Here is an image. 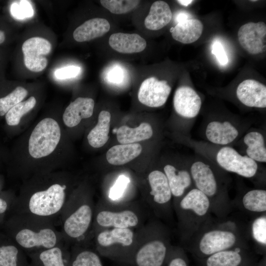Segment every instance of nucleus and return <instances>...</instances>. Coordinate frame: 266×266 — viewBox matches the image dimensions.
<instances>
[{
  "label": "nucleus",
  "instance_id": "nucleus-1",
  "mask_svg": "<svg viewBox=\"0 0 266 266\" xmlns=\"http://www.w3.org/2000/svg\"><path fill=\"white\" fill-rule=\"evenodd\" d=\"M67 179L61 175L36 179L29 183L16 198L10 213H27L54 221L72 193Z\"/></svg>",
  "mask_w": 266,
  "mask_h": 266
},
{
  "label": "nucleus",
  "instance_id": "nucleus-28",
  "mask_svg": "<svg viewBox=\"0 0 266 266\" xmlns=\"http://www.w3.org/2000/svg\"><path fill=\"white\" fill-rule=\"evenodd\" d=\"M240 203L246 211L258 214L266 213V190L264 188L246 189L240 190L237 196Z\"/></svg>",
  "mask_w": 266,
  "mask_h": 266
},
{
  "label": "nucleus",
  "instance_id": "nucleus-8",
  "mask_svg": "<svg viewBox=\"0 0 266 266\" xmlns=\"http://www.w3.org/2000/svg\"><path fill=\"white\" fill-rule=\"evenodd\" d=\"M179 236L183 245L211 218L208 198L195 187L181 198L173 199Z\"/></svg>",
  "mask_w": 266,
  "mask_h": 266
},
{
  "label": "nucleus",
  "instance_id": "nucleus-44",
  "mask_svg": "<svg viewBox=\"0 0 266 266\" xmlns=\"http://www.w3.org/2000/svg\"><path fill=\"white\" fill-rule=\"evenodd\" d=\"M188 19L191 18H189V15L185 13H180L177 17V20L178 21V22Z\"/></svg>",
  "mask_w": 266,
  "mask_h": 266
},
{
  "label": "nucleus",
  "instance_id": "nucleus-37",
  "mask_svg": "<svg viewBox=\"0 0 266 266\" xmlns=\"http://www.w3.org/2000/svg\"><path fill=\"white\" fill-rule=\"evenodd\" d=\"M28 93L25 88L18 86L5 97L0 98V116L5 115L11 108L21 102Z\"/></svg>",
  "mask_w": 266,
  "mask_h": 266
},
{
  "label": "nucleus",
  "instance_id": "nucleus-5",
  "mask_svg": "<svg viewBox=\"0 0 266 266\" xmlns=\"http://www.w3.org/2000/svg\"><path fill=\"white\" fill-rule=\"evenodd\" d=\"M212 217L184 247L195 259L205 258L214 253L237 247H249L246 234L233 221Z\"/></svg>",
  "mask_w": 266,
  "mask_h": 266
},
{
  "label": "nucleus",
  "instance_id": "nucleus-6",
  "mask_svg": "<svg viewBox=\"0 0 266 266\" xmlns=\"http://www.w3.org/2000/svg\"><path fill=\"white\" fill-rule=\"evenodd\" d=\"M95 205L91 195L86 192L77 190L71 194L60 216L61 232L66 245H90L94 237Z\"/></svg>",
  "mask_w": 266,
  "mask_h": 266
},
{
  "label": "nucleus",
  "instance_id": "nucleus-13",
  "mask_svg": "<svg viewBox=\"0 0 266 266\" xmlns=\"http://www.w3.org/2000/svg\"><path fill=\"white\" fill-rule=\"evenodd\" d=\"M173 103L174 111L180 119V134L191 136V131L201 108L200 96L191 87L181 86L174 93Z\"/></svg>",
  "mask_w": 266,
  "mask_h": 266
},
{
  "label": "nucleus",
  "instance_id": "nucleus-41",
  "mask_svg": "<svg viewBox=\"0 0 266 266\" xmlns=\"http://www.w3.org/2000/svg\"><path fill=\"white\" fill-rule=\"evenodd\" d=\"M16 197L9 193L0 194V225H2L10 212Z\"/></svg>",
  "mask_w": 266,
  "mask_h": 266
},
{
  "label": "nucleus",
  "instance_id": "nucleus-24",
  "mask_svg": "<svg viewBox=\"0 0 266 266\" xmlns=\"http://www.w3.org/2000/svg\"><path fill=\"white\" fill-rule=\"evenodd\" d=\"M26 253L0 231V266H29Z\"/></svg>",
  "mask_w": 266,
  "mask_h": 266
},
{
  "label": "nucleus",
  "instance_id": "nucleus-47",
  "mask_svg": "<svg viewBox=\"0 0 266 266\" xmlns=\"http://www.w3.org/2000/svg\"><path fill=\"white\" fill-rule=\"evenodd\" d=\"M1 182L0 181V190L1 189Z\"/></svg>",
  "mask_w": 266,
  "mask_h": 266
},
{
  "label": "nucleus",
  "instance_id": "nucleus-20",
  "mask_svg": "<svg viewBox=\"0 0 266 266\" xmlns=\"http://www.w3.org/2000/svg\"><path fill=\"white\" fill-rule=\"evenodd\" d=\"M171 91V87L166 80H159L151 77L141 83L138 99L143 104L151 107H159L166 102Z\"/></svg>",
  "mask_w": 266,
  "mask_h": 266
},
{
  "label": "nucleus",
  "instance_id": "nucleus-33",
  "mask_svg": "<svg viewBox=\"0 0 266 266\" xmlns=\"http://www.w3.org/2000/svg\"><path fill=\"white\" fill-rule=\"evenodd\" d=\"M111 119L110 113L105 110L100 111L97 125L87 136L89 144L94 148H100L108 141Z\"/></svg>",
  "mask_w": 266,
  "mask_h": 266
},
{
  "label": "nucleus",
  "instance_id": "nucleus-35",
  "mask_svg": "<svg viewBox=\"0 0 266 266\" xmlns=\"http://www.w3.org/2000/svg\"><path fill=\"white\" fill-rule=\"evenodd\" d=\"M35 98L32 96L27 100L21 101L11 108L5 114V119L7 125H18L21 117L32 110L35 105Z\"/></svg>",
  "mask_w": 266,
  "mask_h": 266
},
{
  "label": "nucleus",
  "instance_id": "nucleus-10",
  "mask_svg": "<svg viewBox=\"0 0 266 266\" xmlns=\"http://www.w3.org/2000/svg\"><path fill=\"white\" fill-rule=\"evenodd\" d=\"M94 249L100 256L118 263L133 266L137 243L136 230L115 228L94 234Z\"/></svg>",
  "mask_w": 266,
  "mask_h": 266
},
{
  "label": "nucleus",
  "instance_id": "nucleus-43",
  "mask_svg": "<svg viewBox=\"0 0 266 266\" xmlns=\"http://www.w3.org/2000/svg\"><path fill=\"white\" fill-rule=\"evenodd\" d=\"M212 53L216 56L220 65L225 66L228 63V58L223 45L220 42L215 41L213 43L212 47Z\"/></svg>",
  "mask_w": 266,
  "mask_h": 266
},
{
  "label": "nucleus",
  "instance_id": "nucleus-27",
  "mask_svg": "<svg viewBox=\"0 0 266 266\" xmlns=\"http://www.w3.org/2000/svg\"><path fill=\"white\" fill-rule=\"evenodd\" d=\"M203 29L201 22L196 19H188L178 22L170 32L175 40L184 44L197 41L201 36Z\"/></svg>",
  "mask_w": 266,
  "mask_h": 266
},
{
  "label": "nucleus",
  "instance_id": "nucleus-9",
  "mask_svg": "<svg viewBox=\"0 0 266 266\" xmlns=\"http://www.w3.org/2000/svg\"><path fill=\"white\" fill-rule=\"evenodd\" d=\"M139 203L114 204L104 200L95 205L93 233L115 228L136 230L145 223L146 214Z\"/></svg>",
  "mask_w": 266,
  "mask_h": 266
},
{
  "label": "nucleus",
  "instance_id": "nucleus-14",
  "mask_svg": "<svg viewBox=\"0 0 266 266\" xmlns=\"http://www.w3.org/2000/svg\"><path fill=\"white\" fill-rule=\"evenodd\" d=\"M61 129L57 122L51 118L41 120L30 135L28 150L33 158L39 159L51 154L61 139Z\"/></svg>",
  "mask_w": 266,
  "mask_h": 266
},
{
  "label": "nucleus",
  "instance_id": "nucleus-31",
  "mask_svg": "<svg viewBox=\"0 0 266 266\" xmlns=\"http://www.w3.org/2000/svg\"><path fill=\"white\" fill-rule=\"evenodd\" d=\"M142 149L141 145L136 143L116 145L107 151L106 160L112 165H123L139 156Z\"/></svg>",
  "mask_w": 266,
  "mask_h": 266
},
{
  "label": "nucleus",
  "instance_id": "nucleus-30",
  "mask_svg": "<svg viewBox=\"0 0 266 266\" xmlns=\"http://www.w3.org/2000/svg\"><path fill=\"white\" fill-rule=\"evenodd\" d=\"M67 266H103L100 256L90 245L70 247Z\"/></svg>",
  "mask_w": 266,
  "mask_h": 266
},
{
  "label": "nucleus",
  "instance_id": "nucleus-32",
  "mask_svg": "<svg viewBox=\"0 0 266 266\" xmlns=\"http://www.w3.org/2000/svg\"><path fill=\"white\" fill-rule=\"evenodd\" d=\"M116 134L120 144H131L150 139L153 135V130L149 123L144 122L134 128L122 126L117 130Z\"/></svg>",
  "mask_w": 266,
  "mask_h": 266
},
{
  "label": "nucleus",
  "instance_id": "nucleus-36",
  "mask_svg": "<svg viewBox=\"0 0 266 266\" xmlns=\"http://www.w3.org/2000/svg\"><path fill=\"white\" fill-rule=\"evenodd\" d=\"M251 233L253 240L261 248L262 254H264L266 247V213L262 214L253 220L251 224Z\"/></svg>",
  "mask_w": 266,
  "mask_h": 266
},
{
  "label": "nucleus",
  "instance_id": "nucleus-26",
  "mask_svg": "<svg viewBox=\"0 0 266 266\" xmlns=\"http://www.w3.org/2000/svg\"><path fill=\"white\" fill-rule=\"evenodd\" d=\"M110 29V24L104 18H95L88 20L73 32V37L77 42L88 41L102 36Z\"/></svg>",
  "mask_w": 266,
  "mask_h": 266
},
{
  "label": "nucleus",
  "instance_id": "nucleus-3",
  "mask_svg": "<svg viewBox=\"0 0 266 266\" xmlns=\"http://www.w3.org/2000/svg\"><path fill=\"white\" fill-rule=\"evenodd\" d=\"M186 159L194 186L209 199L211 213L219 219L227 217L233 208L227 172L196 153Z\"/></svg>",
  "mask_w": 266,
  "mask_h": 266
},
{
  "label": "nucleus",
  "instance_id": "nucleus-15",
  "mask_svg": "<svg viewBox=\"0 0 266 266\" xmlns=\"http://www.w3.org/2000/svg\"><path fill=\"white\" fill-rule=\"evenodd\" d=\"M199 266H262L249 247H237L218 252L201 259H195Z\"/></svg>",
  "mask_w": 266,
  "mask_h": 266
},
{
  "label": "nucleus",
  "instance_id": "nucleus-22",
  "mask_svg": "<svg viewBox=\"0 0 266 266\" xmlns=\"http://www.w3.org/2000/svg\"><path fill=\"white\" fill-rule=\"evenodd\" d=\"M69 247L60 243L51 248L27 254L31 259L29 266H67Z\"/></svg>",
  "mask_w": 266,
  "mask_h": 266
},
{
  "label": "nucleus",
  "instance_id": "nucleus-34",
  "mask_svg": "<svg viewBox=\"0 0 266 266\" xmlns=\"http://www.w3.org/2000/svg\"><path fill=\"white\" fill-rule=\"evenodd\" d=\"M130 182L128 176L124 174L119 175L109 189L107 199L104 200L114 204L128 203L125 196Z\"/></svg>",
  "mask_w": 266,
  "mask_h": 266
},
{
  "label": "nucleus",
  "instance_id": "nucleus-23",
  "mask_svg": "<svg viewBox=\"0 0 266 266\" xmlns=\"http://www.w3.org/2000/svg\"><path fill=\"white\" fill-rule=\"evenodd\" d=\"M94 100L89 98L79 97L66 108L63 115L64 123L68 127H74L83 119L90 117L93 113Z\"/></svg>",
  "mask_w": 266,
  "mask_h": 266
},
{
  "label": "nucleus",
  "instance_id": "nucleus-19",
  "mask_svg": "<svg viewBox=\"0 0 266 266\" xmlns=\"http://www.w3.org/2000/svg\"><path fill=\"white\" fill-rule=\"evenodd\" d=\"M238 39L242 48L253 55L262 53L266 49V25L263 22H248L238 30Z\"/></svg>",
  "mask_w": 266,
  "mask_h": 266
},
{
  "label": "nucleus",
  "instance_id": "nucleus-17",
  "mask_svg": "<svg viewBox=\"0 0 266 266\" xmlns=\"http://www.w3.org/2000/svg\"><path fill=\"white\" fill-rule=\"evenodd\" d=\"M51 50V43L45 38L33 37L26 40L22 46L26 67L33 72L43 70L48 64L46 56Z\"/></svg>",
  "mask_w": 266,
  "mask_h": 266
},
{
  "label": "nucleus",
  "instance_id": "nucleus-25",
  "mask_svg": "<svg viewBox=\"0 0 266 266\" xmlns=\"http://www.w3.org/2000/svg\"><path fill=\"white\" fill-rule=\"evenodd\" d=\"M109 44L113 49L119 53L132 54L144 50L146 42L136 33H118L110 35Z\"/></svg>",
  "mask_w": 266,
  "mask_h": 266
},
{
  "label": "nucleus",
  "instance_id": "nucleus-21",
  "mask_svg": "<svg viewBox=\"0 0 266 266\" xmlns=\"http://www.w3.org/2000/svg\"><path fill=\"white\" fill-rule=\"evenodd\" d=\"M237 100L248 108H266V86L254 79L240 82L235 90Z\"/></svg>",
  "mask_w": 266,
  "mask_h": 266
},
{
  "label": "nucleus",
  "instance_id": "nucleus-4",
  "mask_svg": "<svg viewBox=\"0 0 266 266\" xmlns=\"http://www.w3.org/2000/svg\"><path fill=\"white\" fill-rule=\"evenodd\" d=\"M182 143L226 172L236 174L252 180L257 183L265 184L266 172L262 165L245 155L241 154L232 146L213 144L204 140H198L192 136L180 134Z\"/></svg>",
  "mask_w": 266,
  "mask_h": 266
},
{
  "label": "nucleus",
  "instance_id": "nucleus-38",
  "mask_svg": "<svg viewBox=\"0 0 266 266\" xmlns=\"http://www.w3.org/2000/svg\"><path fill=\"white\" fill-rule=\"evenodd\" d=\"M101 4L113 14L127 13L135 8L139 3L137 0H101Z\"/></svg>",
  "mask_w": 266,
  "mask_h": 266
},
{
  "label": "nucleus",
  "instance_id": "nucleus-29",
  "mask_svg": "<svg viewBox=\"0 0 266 266\" xmlns=\"http://www.w3.org/2000/svg\"><path fill=\"white\" fill-rule=\"evenodd\" d=\"M172 17L169 5L163 0L156 1L151 6L149 12L145 19L144 25L149 30H159L166 26Z\"/></svg>",
  "mask_w": 266,
  "mask_h": 266
},
{
  "label": "nucleus",
  "instance_id": "nucleus-18",
  "mask_svg": "<svg viewBox=\"0 0 266 266\" xmlns=\"http://www.w3.org/2000/svg\"><path fill=\"white\" fill-rule=\"evenodd\" d=\"M162 170L167 179L173 199L181 198L194 187L186 159L178 164H166Z\"/></svg>",
  "mask_w": 266,
  "mask_h": 266
},
{
  "label": "nucleus",
  "instance_id": "nucleus-40",
  "mask_svg": "<svg viewBox=\"0 0 266 266\" xmlns=\"http://www.w3.org/2000/svg\"><path fill=\"white\" fill-rule=\"evenodd\" d=\"M166 266H189L184 249L172 245Z\"/></svg>",
  "mask_w": 266,
  "mask_h": 266
},
{
  "label": "nucleus",
  "instance_id": "nucleus-39",
  "mask_svg": "<svg viewBox=\"0 0 266 266\" xmlns=\"http://www.w3.org/2000/svg\"><path fill=\"white\" fill-rule=\"evenodd\" d=\"M10 13L14 18L18 20L32 17L34 14L33 6L28 0L13 2L10 6Z\"/></svg>",
  "mask_w": 266,
  "mask_h": 266
},
{
  "label": "nucleus",
  "instance_id": "nucleus-42",
  "mask_svg": "<svg viewBox=\"0 0 266 266\" xmlns=\"http://www.w3.org/2000/svg\"><path fill=\"white\" fill-rule=\"evenodd\" d=\"M80 72V67L69 66L57 69L55 72V76L57 79H65L75 77Z\"/></svg>",
  "mask_w": 266,
  "mask_h": 266
},
{
  "label": "nucleus",
  "instance_id": "nucleus-2",
  "mask_svg": "<svg viewBox=\"0 0 266 266\" xmlns=\"http://www.w3.org/2000/svg\"><path fill=\"white\" fill-rule=\"evenodd\" d=\"M1 226L3 233L26 255L64 242L62 233L56 229L54 221L47 218L27 213H10Z\"/></svg>",
  "mask_w": 266,
  "mask_h": 266
},
{
  "label": "nucleus",
  "instance_id": "nucleus-7",
  "mask_svg": "<svg viewBox=\"0 0 266 266\" xmlns=\"http://www.w3.org/2000/svg\"><path fill=\"white\" fill-rule=\"evenodd\" d=\"M136 233L133 266H166L172 245L165 225L158 220H149Z\"/></svg>",
  "mask_w": 266,
  "mask_h": 266
},
{
  "label": "nucleus",
  "instance_id": "nucleus-11",
  "mask_svg": "<svg viewBox=\"0 0 266 266\" xmlns=\"http://www.w3.org/2000/svg\"><path fill=\"white\" fill-rule=\"evenodd\" d=\"M254 122L234 116H210L202 120L200 131L204 141L233 147Z\"/></svg>",
  "mask_w": 266,
  "mask_h": 266
},
{
  "label": "nucleus",
  "instance_id": "nucleus-46",
  "mask_svg": "<svg viewBox=\"0 0 266 266\" xmlns=\"http://www.w3.org/2000/svg\"><path fill=\"white\" fill-rule=\"evenodd\" d=\"M5 39V36L4 33L0 30V44L2 43Z\"/></svg>",
  "mask_w": 266,
  "mask_h": 266
},
{
  "label": "nucleus",
  "instance_id": "nucleus-12",
  "mask_svg": "<svg viewBox=\"0 0 266 266\" xmlns=\"http://www.w3.org/2000/svg\"><path fill=\"white\" fill-rule=\"evenodd\" d=\"M147 180L149 190L146 204L157 217L169 218L173 211V197L166 175L162 170L155 169L148 174Z\"/></svg>",
  "mask_w": 266,
  "mask_h": 266
},
{
  "label": "nucleus",
  "instance_id": "nucleus-16",
  "mask_svg": "<svg viewBox=\"0 0 266 266\" xmlns=\"http://www.w3.org/2000/svg\"><path fill=\"white\" fill-rule=\"evenodd\" d=\"M241 154L259 164L266 163L265 129L251 127L233 146Z\"/></svg>",
  "mask_w": 266,
  "mask_h": 266
},
{
  "label": "nucleus",
  "instance_id": "nucleus-45",
  "mask_svg": "<svg viewBox=\"0 0 266 266\" xmlns=\"http://www.w3.org/2000/svg\"><path fill=\"white\" fill-rule=\"evenodd\" d=\"M177 1L180 3L181 5L184 6H187L190 4H191L193 0H178Z\"/></svg>",
  "mask_w": 266,
  "mask_h": 266
}]
</instances>
